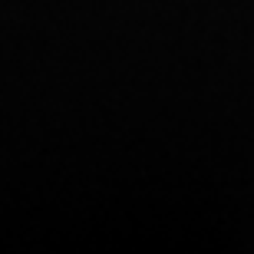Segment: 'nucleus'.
Listing matches in <instances>:
<instances>
[]
</instances>
